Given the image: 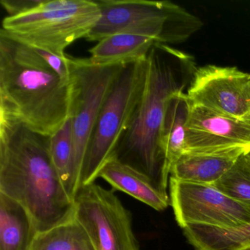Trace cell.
<instances>
[{"mask_svg": "<svg viewBox=\"0 0 250 250\" xmlns=\"http://www.w3.org/2000/svg\"><path fill=\"white\" fill-rule=\"evenodd\" d=\"M156 44L151 38L117 33L98 42L89 50L90 61L97 65H126L147 58Z\"/></svg>", "mask_w": 250, "mask_h": 250, "instance_id": "obj_15", "label": "cell"}, {"mask_svg": "<svg viewBox=\"0 0 250 250\" xmlns=\"http://www.w3.org/2000/svg\"><path fill=\"white\" fill-rule=\"evenodd\" d=\"M187 95L191 105L233 118H250V74L236 67L197 68Z\"/></svg>", "mask_w": 250, "mask_h": 250, "instance_id": "obj_10", "label": "cell"}, {"mask_svg": "<svg viewBox=\"0 0 250 250\" xmlns=\"http://www.w3.org/2000/svg\"><path fill=\"white\" fill-rule=\"evenodd\" d=\"M250 151V118L241 119L191 105L185 151Z\"/></svg>", "mask_w": 250, "mask_h": 250, "instance_id": "obj_11", "label": "cell"}, {"mask_svg": "<svg viewBox=\"0 0 250 250\" xmlns=\"http://www.w3.org/2000/svg\"><path fill=\"white\" fill-rule=\"evenodd\" d=\"M35 50L63 81L69 83L71 72H70L68 56L63 58V57H60L54 54L49 53L46 51L40 50V49H35Z\"/></svg>", "mask_w": 250, "mask_h": 250, "instance_id": "obj_21", "label": "cell"}, {"mask_svg": "<svg viewBox=\"0 0 250 250\" xmlns=\"http://www.w3.org/2000/svg\"><path fill=\"white\" fill-rule=\"evenodd\" d=\"M43 0H1L0 3L8 17L20 15L39 6Z\"/></svg>", "mask_w": 250, "mask_h": 250, "instance_id": "obj_22", "label": "cell"}, {"mask_svg": "<svg viewBox=\"0 0 250 250\" xmlns=\"http://www.w3.org/2000/svg\"><path fill=\"white\" fill-rule=\"evenodd\" d=\"M0 193L22 205L39 232L75 217L54 165L49 137L21 124L0 123Z\"/></svg>", "mask_w": 250, "mask_h": 250, "instance_id": "obj_2", "label": "cell"}, {"mask_svg": "<svg viewBox=\"0 0 250 250\" xmlns=\"http://www.w3.org/2000/svg\"><path fill=\"white\" fill-rule=\"evenodd\" d=\"M49 150L54 165L69 197L74 201L79 189L74 165L72 124L71 118L49 137Z\"/></svg>", "mask_w": 250, "mask_h": 250, "instance_id": "obj_19", "label": "cell"}, {"mask_svg": "<svg viewBox=\"0 0 250 250\" xmlns=\"http://www.w3.org/2000/svg\"></svg>", "mask_w": 250, "mask_h": 250, "instance_id": "obj_25", "label": "cell"}, {"mask_svg": "<svg viewBox=\"0 0 250 250\" xmlns=\"http://www.w3.org/2000/svg\"><path fill=\"white\" fill-rule=\"evenodd\" d=\"M30 250H96L90 236L75 217L39 232Z\"/></svg>", "mask_w": 250, "mask_h": 250, "instance_id": "obj_18", "label": "cell"}, {"mask_svg": "<svg viewBox=\"0 0 250 250\" xmlns=\"http://www.w3.org/2000/svg\"><path fill=\"white\" fill-rule=\"evenodd\" d=\"M74 203L96 250H140L131 213L113 191L93 182L79 188Z\"/></svg>", "mask_w": 250, "mask_h": 250, "instance_id": "obj_8", "label": "cell"}, {"mask_svg": "<svg viewBox=\"0 0 250 250\" xmlns=\"http://www.w3.org/2000/svg\"><path fill=\"white\" fill-rule=\"evenodd\" d=\"M101 18L88 42H98L117 33L151 38L156 44L182 43L197 33L203 23L182 7L169 1L97 0Z\"/></svg>", "mask_w": 250, "mask_h": 250, "instance_id": "obj_5", "label": "cell"}, {"mask_svg": "<svg viewBox=\"0 0 250 250\" xmlns=\"http://www.w3.org/2000/svg\"><path fill=\"white\" fill-rule=\"evenodd\" d=\"M147 57L126 64L114 83L92 132L80 176V187L95 182L128 128L146 86Z\"/></svg>", "mask_w": 250, "mask_h": 250, "instance_id": "obj_6", "label": "cell"}, {"mask_svg": "<svg viewBox=\"0 0 250 250\" xmlns=\"http://www.w3.org/2000/svg\"><path fill=\"white\" fill-rule=\"evenodd\" d=\"M196 250H239L250 247V223L232 229L191 225L184 228Z\"/></svg>", "mask_w": 250, "mask_h": 250, "instance_id": "obj_17", "label": "cell"}, {"mask_svg": "<svg viewBox=\"0 0 250 250\" xmlns=\"http://www.w3.org/2000/svg\"><path fill=\"white\" fill-rule=\"evenodd\" d=\"M247 152H184L171 165L169 175L179 181L213 185Z\"/></svg>", "mask_w": 250, "mask_h": 250, "instance_id": "obj_12", "label": "cell"}, {"mask_svg": "<svg viewBox=\"0 0 250 250\" xmlns=\"http://www.w3.org/2000/svg\"><path fill=\"white\" fill-rule=\"evenodd\" d=\"M71 72L69 118L72 124L74 165L80 176L86 150L99 112L125 65H97L90 59L68 57Z\"/></svg>", "mask_w": 250, "mask_h": 250, "instance_id": "obj_7", "label": "cell"}, {"mask_svg": "<svg viewBox=\"0 0 250 250\" xmlns=\"http://www.w3.org/2000/svg\"><path fill=\"white\" fill-rule=\"evenodd\" d=\"M70 104V82L35 49L0 30V123L50 137L69 118Z\"/></svg>", "mask_w": 250, "mask_h": 250, "instance_id": "obj_3", "label": "cell"}, {"mask_svg": "<svg viewBox=\"0 0 250 250\" xmlns=\"http://www.w3.org/2000/svg\"><path fill=\"white\" fill-rule=\"evenodd\" d=\"M191 109V102L184 92L175 93L168 100L161 131V145L169 169L185 150L187 126Z\"/></svg>", "mask_w": 250, "mask_h": 250, "instance_id": "obj_16", "label": "cell"}, {"mask_svg": "<svg viewBox=\"0 0 250 250\" xmlns=\"http://www.w3.org/2000/svg\"><path fill=\"white\" fill-rule=\"evenodd\" d=\"M239 250H250V247H245V248L241 249Z\"/></svg>", "mask_w": 250, "mask_h": 250, "instance_id": "obj_23", "label": "cell"}, {"mask_svg": "<svg viewBox=\"0 0 250 250\" xmlns=\"http://www.w3.org/2000/svg\"><path fill=\"white\" fill-rule=\"evenodd\" d=\"M98 178L107 181L115 189L129 194L155 210H164L169 206V197H165L143 174L114 159L102 167Z\"/></svg>", "mask_w": 250, "mask_h": 250, "instance_id": "obj_13", "label": "cell"}, {"mask_svg": "<svg viewBox=\"0 0 250 250\" xmlns=\"http://www.w3.org/2000/svg\"><path fill=\"white\" fill-rule=\"evenodd\" d=\"M225 195L250 207V162L246 154L213 184Z\"/></svg>", "mask_w": 250, "mask_h": 250, "instance_id": "obj_20", "label": "cell"}, {"mask_svg": "<svg viewBox=\"0 0 250 250\" xmlns=\"http://www.w3.org/2000/svg\"><path fill=\"white\" fill-rule=\"evenodd\" d=\"M197 69L188 54L168 45L152 48L141 100L110 158L147 177L166 197L169 166L161 145V131L167 104L171 96L189 87Z\"/></svg>", "mask_w": 250, "mask_h": 250, "instance_id": "obj_1", "label": "cell"}, {"mask_svg": "<svg viewBox=\"0 0 250 250\" xmlns=\"http://www.w3.org/2000/svg\"><path fill=\"white\" fill-rule=\"evenodd\" d=\"M170 203L183 229L191 225L232 229L250 223V207L212 185L169 178Z\"/></svg>", "mask_w": 250, "mask_h": 250, "instance_id": "obj_9", "label": "cell"}, {"mask_svg": "<svg viewBox=\"0 0 250 250\" xmlns=\"http://www.w3.org/2000/svg\"><path fill=\"white\" fill-rule=\"evenodd\" d=\"M246 156H247V157L248 158V159L249 160H250V151L248 153H247V154H246Z\"/></svg>", "mask_w": 250, "mask_h": 250, "instance_id": "obj_24", "label": "cell"}, {"mask_svg": "<svg viewBox=\"0 0 250 250\" xmlns=\"http://www.w3.org/2000/svg\"><path fill=\"white\" fill-rule=\"evenodd\" d=\"M38 233L27 209L0 193V250H30Z\"/></svg>", "mask_w": 250, "mask_h": 250, "instance_id": "obj_14", "label": "cell"}, {"mask_svg": "<svg viewBox=\"0 0 250 250\" xmlns=\"http://www.w3.org/2000/svg\"><path fill=\"white\" fill-rule=\"evenodd\" d=\"M101 18L93 0H43L28 12L5 17L1 31L32 49L65 57V49L85 39Z\"/></svg>", "mask_w": 250, "mask_h": 250, "instance_id": "obj_4", "label": "cell"}]
</instances>
